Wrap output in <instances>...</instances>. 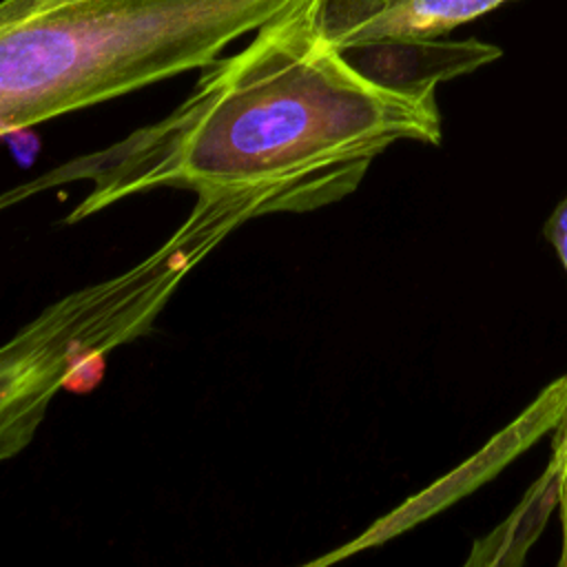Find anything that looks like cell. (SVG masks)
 <instances>
[{
  "instance_id": "obj_4",
  "label": "cell",
  "mask_w": 567,
  "mask_h": 567,
  "mask_svg": "<svg viewBox=\"0 0 567 567\" xmlns=\"http://www.w3.org/2000/svg\"><path fill=\"white\" fill-rule=\"evenodd\" d=\"M509 0H321L326 33L341 47L388 38L436 40Z\"/></svg>"
},
{
  "instance_id": "obj_3",
  "label": "cell",
  "mask_w": 567,
  "mask_h": 567,
  "mask_svg": "<svg viewBox=\"0 0 567 567\" xmlns=\"http://www.w3.org/2000/svg\"><path fill=\"white\" fill-rule=\"evenodd\" d=\"M268 213L297 206L275 188L197 193L190 215L159 250L24 326L0 352V456L31 441L58 390L91 392L102 381L104 354L144 334L197 261L237 226Z\"/></svg>"
},
{
  "instance_id": "obj_6",
  "label": "cell",
  "mask_w": 567,
  "mask_h": 567,
  "mask_svg": "<svg viewBox=\"0 0 567 567\" xmlns=\"http://www.w3.org/2000/svg\"><path fill=\"white\" fill-rule=\"evenodd\" d=\"M543 235L551 241L565 272H567V197L554 208L543 226Z\"/></svg>"
},
{
  "instance_id": "obj_7",
  "label": "cell",
  "mask_w": 567,
  "mask_h": 567,
  "mask_svg": "<svg viewBox=\"0 0 567 567\" xmlns=\"http://www.w3.org/2000/svg\"><path fill=\"white\" fill-rule=\"evenodd\" d=\"M64 2H69V0H2L0 2V24L24 20L33 13L60 7Z\"/></svg>"
},
{
  "instance_id": "obj_8",
  "label": "cell",
  "mask_w": 567,
  "mask_h": 567,
  "mask_svg": "<svg viewBox=\"0 0 567 567\" xmlns=\"http://www.w3.org/2000/svg\"><path fill=\"white\" fill-rule=\"evenodd\" d=\"M2 137L7 140V144L11 146V153L13 157L22 164V166H29L31 159L38 155V137L33 135V126L29 128H16V131H9V133H2Z\"/></svg>"
},
{
  "instance_id": "obj_2",
  "label": "cell",
  "mask_w": 567,
  "mask_h": 567,
  "mask_svg": "<svg viewBox=\"0 0 567 567\" xmlns=\"http://www.w3.org/2000/svg\"><path fill=\"white\" fill-rule=\"evenodd\" d=\"M292 0H69L0 24V133L204 69Z\"/></svg>"
},
{
  "instance_id": "obj_5",
  "label": "cell",
  "mask_w": 567,
  "mask_h": 567,
  "mask_svg": "<svg viewBox=\"0 0 567 567\" xmlns=\"http://www.w3.org/2000/svg\"><path fill=\"white\" fill-rule=\"evenodd\" d=\"M363 73L394 89L436 91V84L472 73L503 55L496 44L470 38L458 42L388 38L343 49Z\"/></svg>"
},
{
  "instance_id": "obj_1",
  "label": "cell",
  "mask_w": 567,
  "mask_h": 567,
  "mask_svg": "<svg viewBox=\"0 0 567 567\" xmlns=\"http://www.w3.org/2000/svg\"><path fill=\"white\" fill-rule=\"evenodd\" d=\"M396 142H441L436 91L377 82L326 33L321 0H292L204 66L166 117L4 193L2 206L86 179L64 224L153 188H275L306 213L350 195Z\"/></svg>"
}]
</instances>
